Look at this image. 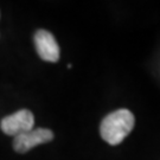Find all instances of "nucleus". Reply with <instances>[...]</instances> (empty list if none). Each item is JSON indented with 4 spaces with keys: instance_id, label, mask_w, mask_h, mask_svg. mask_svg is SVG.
<instances>
[{
    "instance_id": "nucleus-2",
    "label": "nucleus",
    "mask_w": 160,
    "mask_h": 160,
    "mask_svg": "<svg viewBox=\"0 0 160 160\" xmlns=\"http://www.w3.org/2000/svg\"><path fill=\"white\" fill-rule=\"evenodd\" d=\"M34 126V116L29 109H20L4 118L0 122V128L7 135L17 137L31 131Z\"/></svg>"
},
{
    "instance_id": "nucleus-1",
    "label": "nucleus",
    "mask_w": 160,
    "mask_h": 160,
    "mask_svg": "<svg viewBox=\"0 0 160 160\" xmlns=\"http://www.w3.org/2000/svg\"><path fill=\"white\" fill-rule=\"evenodd\" d=\"M135 118L128 109H118L108 114L101 122L100 133L102 139L112 146L121 143L132 132Z\"/></svg>"
},
{
    "instance_id": "nucleus-4",
    "label": "nucleus",
    "mask_w": 160,
    "mask_h": 160,
    "mask_svg": "<svg viewBox=\"0 0 160 160\" xmlns=\"http://www.w3.org/2000/svg\"><path fill=\"white\" fill-rule=\"evenodd\" d=\"M37 53L43 61L56 63L59 59V46L53 34L46 30H38L34 33Z\"/></svg>"
},
{
    "instance_id": "nucleus-3",
    "label": "nucleus",
    "mask_w": 160,
    "mask_h": 160,
    "mask_svg": "<svg viewBox=\"0 0 160 160\" xmlns=\"http://www.w3.org/2000/svg\"><path fill=\"white\" fill-rule=\"evenodd\" d=\"M53 140V133L48 128H32L31 131L25 132L14 137L13 148L18 153H26L33 147L42 143L50 142Z\"/></svg>"
}]
</instances>
